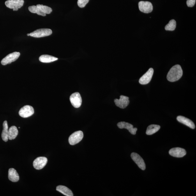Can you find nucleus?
Instances as JSON below:
<instances>
[{"label": "nucleus", "mask_w": 196, "mask_h": 196, "mask_svg": "<svg viewBox=\"0 0 196 196\" xmlns=\"http://www.w3.org/2000/svg\"><path fill=\"white\" fill-rule=\"evenodd\" d=\"M3 130L2 133V138L3 141L6 142L8 140V122L4 121L3 124Z\"/></svg>", "instance_id": "nucleus-19"}, {"label": "nucleus", "mask_w": 196, "mask_h": 196, "mask_svg": "<svg viewBox=\"0 0 196 196\" xmlns=\"http://www.w3.org/2000/svg\"><path fill=\"white\" fill-rule=\"evenodd\" d=\"M56 190L64 195L66 196H73L72 191L66 187L64 186L59 185L56 187Z\"/></svg>", "instance_id": "nucleus-18"}, {"label": "nucleus", "mask_w": 196, "mask_h": 196, "mask_svg": "<svg viewBox=\"0 0 196 196\" xmlns=\"http://www.w3.org/2000/svg\"><path fill=\"white\" fill-rule=\"evenodd\" d=\"M177 121L181 123L185 124L191 129H194L195 126L194 123L190 119L184 116H179L177 117Z\"/></svg>", "instance_id": "nucleus-15"}, {"label": "nucleus", "mask_w": 196, "mask_h": 196, "mask_svg": "<svg viewBox=\"0 0 196 196\" xmlns=\"http://www.w3.org/2000/svg\"><path fill=\"white\" fill-rule=\"evenodd\" d=\"M20 55L19 52H15L11 53L4 57L1 61L2 65L5 66L8 64H11L12 62L17 61Z\"/></svg>", "instance_id": "nucleus-5"}, {"label": "nucleus", "mask_w": 196, "mask_h": 196, "mask_svg": "<svg viewBox=\"0 0 196 196\" xmlns=\"http://www.w3.org/2000/svg\"><path fill=\"white\" fill-rule=\"evenodd\" d=\"M140 10L142 13H148L153 10V6L151 2L147 1H140L138 3Z\"/></svg>", "instance_id": "nucleus-7"}, {"label": "nucleus", "mask_w": 196, "mask_h": 196, "mask_svg": "<svg viewBox=\"0 0 196 196\" xmlns=\"http://www.w3.org/2000/svg\"><path fill=\"white\" fill-rule=\"evenodd\" d=\"M153 68H150L148 71L140 78L139 81L140 83L142 85L149 83L153 77Z\"/></svg>", "instance_id": "nucleus-12"}, {"label": "nucleus", "mask_w": 196, "mask_h": 196, "mask_svg": "<svg viewBox=\"0 0 196 196\" xmlns=\"http://www.w3.org/2000/svg\"><path fill=\"white\" fill-rule=\"evenodd\" d=\"M84 137L83 133L82 131H78L73 133L69 138V144L71 145L77 144L81 141Z\"/></svg>", "instance_id": "nucleus-3"}, {"label": "nucleus", "mask_w": 196, "mask_h": 196, "mask_svg": "<svg viewBox=\"0 0 196 196\" xmlns=\"http://www.w3.org/2000/svg\"><path fill=\"white\" fill-rule=\"evenodd\" d=\"M36 6L39 9L41 12L45 14H50L52 12V10L50 7L41 5V4H37Z\"/></svg>", "instance_id": "nucleus-24"}, {"label": "nucleus", "mask_w": 196, "mask_h": 196, "mask_svg": "<svg viewBox=\"0 0 196 196\" xmlns=\"http://www.w3.org/2000/svg\"><path fill=\"white\" fill-rule=\"evenodd\" d=\"M131 157L140 169L143 170H144L146 169V165H145L144 161L139 154L136 153H133L131 154Z\"/></svg>", "instance_id": "nucleus-11"}, {"label": "nucleus", "mask_w": 196, "mask_h": 196, "mask_svg": "<svg viewBox=\"0 0 196 196\" xmlns=\"http://www.w3.org/2000/svg\"><path fill=\"white\" fill-rule=\"evenodd\" d=\"M169 153L175 157L181 158L186 155V151L185 149L180 147H175L170 150Z\"/></svg>", "instance_id": "nucleus-13"}, {"label": "nucleus", "mask_w": 196, "mask_h": 196, "mask_svg": "<svg viewBox=\"0 0 196 196\" xmlns=\"http://www.w3.org/2000/svg\"><path fill=\"white\" fill-rule=\"evenodd\" d=\"M8 177L10 180L14 183L19 180V177L17 171L13 168H10L8 170Z\"/></svg>", "instance_id": "nucleus-16"}, {"label": "nucleus", "mask_w": 196, "mask_h": 196, "mask_svg": "<svg viewBox=\"0 0 196 196\" xmlns=\"http://www.w3.org/2000/svg\"><path fill=\"white\" fill-rule=\"evenodd\" d=\"M48 160L45 157H38L33 162V167L36 170H40L47 164Z\"/></svg>", "instance_id": "nucleus-9"}, {"label": "nucleus", "mask_w": 196, "mask_h": 196, "mask_svg": "<svg viewBox=\"0 0 196 196\" xmlns=\"http://www.w3.org/2000/svg\"><path fill=\"white\" fill-rule=\"evenodd\" d=\"M89 0H78L77 4L80 8H83L88 3Z\"/></svg>", "instance_id": "nucleus-25"}, {"label": "nucleus", "mask_w": 196, "mask_h": 196, "mask_svg": "<svg viewBox=\"0 0 196 196\" xmlns=\"http://www.w3.org/2000/svg\"><path fill=\"white\" fill-rule=\"evenodd\" d=\"M117 125L120 129H126L133 135H135L137 130V128H134L132 124L125 122H121L117 124Z\"/></svg>", "instance_id": "nucleus-14"}, {"label": "nucleus", "mask_w": 196, "mask_h": 196, "mask_svg": "<svg viewBox=\"0 0 196 196\" xmlns=\"http://www.w3.org/2000/svg\"><path fill=\"white\" fill-rule=\"evenodd\" d=\"M34 113V108L31 106L25 105L21 108L19 112V114L20 117L24 118L30 117Z\"/></svg>", "instance_id": "nucleus-6"}, {"label": "nucleus", "mask_w": 196, "mask_h": 196, "mask_svg": "<svg viewBox=\"0 0 196 196\" xmlns=\"http://www.w3.org/2000/svg\"><path fill=\"white\" fill-rule=\"evenodd\" d=\"M52 33L51 29H42L36 30L29 34V36L33 37L39 38L44 37L51 35Z\"/></svg>", "instance_id": "nucleus-2"}, {"label": "nucleus", "mask_w": 196, "mask_h": 196, "mask_svg": "<svg viewBox=\"0 0 196 196\" xmlns=\"http://www.w3.org/2000/svg\"><path fill=\"white\" fill-rule=\"evenodd\" d=\"M161 127L157 124H151L147 127L146 131V135H151L157 132L160 130Z\"/></svg>", "instance_id": "nucleus-21"}, {"label": "nucleus", "mask_w": 196, "mask_h": 196, "mask_svg": "<svg viewBox=\"0 0 196 196\" xmlns=\"http://www.w3.org/2000/svg\"><path fill=\"white\" fill-rule=\"evenodd\" d=\"M183 75V71L180 66L176 65L171 68L168 72L167 78L169 81L175 82L178 80Z\"/></svg>", "instance_id": "nucleus-1"}, {"label": "nucleus", "mask_w": 196, "mask_h": 196, "mask_svg": "<svg viewBox=\"0 0 196 196\" xmlns=\"http://www.w3.org/2000/svg\"><path fill=\"white\" fill-rule=\"evenodd\" d=\"M58 59L50 55H44L39 58V61L43 63H50L58 60Z\"/></svg>", "instance_id": "nucleus-17"}, {"label": "nucleus", "mask_w": 196, "mask_h": 196, "mask_svg": "<svg viewBox=\"0 0 196 196\" xmlns=\"http://www.w3.org/2000/svg\"><path fill=\"white\" fill-rule=\"evenodd\" d=\"M176 27V22L174 19L170 21L169 24L166 25L165 29L167 31H173L174 30Z\"/></svg>", "instance_id": "nucleus-22"}, {"label": "nucleus", "mask_w": 196, "mask_h": 196, "mask_svg": "<svg viewBox=\"0 0 196 196\" xmlns=\"http://www.w3.org/2000/svg\"><path fill=\"white\" fill-rule=\"evenodd\" d=\"M70 101L71 104L75 108H79L82 105V98L78 92H75L71 94Z\"/></svg>", "instance_id": "nucleus-8"}, {"label": "nucleus", "mask_w": 196, "mask_h": 196, "mask_svg": "<svg viewBox=\"0 0 196 196\" xmlns=\"http://www.w3.org/2000/svg\"><path fill=\"white\" fill-rule=\"evenodd\" d=\"M24 0H8L5 4L7 8L13 9V11H18L24 5Z\"/></svg>", "instance_id": "nucleus-4"}, {"label": "nucleus", "mask_w": 196, "mask_h": 196, "mask_svg": "<svg viewBox=\"0 0 196 196\" xmlns=\"http://www.w3.org/2000/svg\"><path fill=\"white\" fill-rule=\"evenodd\" d=\"M196 0H187V5L188 7H193L195 5Z\"/></svg>", "instance_id": "nucleus-26"}, {"label": "nucleus", "mask_w": 196, "mask_h": 196, "mask_svg": "<svg viewBox=\"0 0 196 196\" xmlns=\"http://www.w3.org/2000/svg\"><path fill=\"white\" fill-rule=\"evenodd\" d=\"M27 35L28 36H29V34H27Z\"/></svg>", "instance_id": "nucleus-27"}, {"label": "nucleus", "mask_w": 196, "mask_h": 196, "mask_svg": "<svg viewBox=\"0 0 196 196\" xmlns=\"http://www.w3.org/2000/svg\"><path fill=\"white\" fill-rule=\"evenodd\" d=\"M18 134V131L15 126H11L8 130V140H13L17 137Z\"/></svg>", "instance_id": "nucleus-20"}, {"label": "nucleus", "mask_w": 196, "mask_h": 196, "mask_svg": "<svg viewBox=\"0 0 196 196\" xmlns=\"http://www.w3.org/2000/svg\"><path fill=\"white\" fill-rule=\"evenodd\" d=\"M114 102L117 107L124 109L129 105L130 101L128 97L121 95L119 99H115Z\"/></svg>", "instance_id": "nucleus-10"}, {"label": "nucleus", "mask_w": 196, "mask_h": 196, "mask_svg": "<svg viewBox=\"0 0 196 196\" xmlns=\"http://www.w3.org/2000/svg\"><path fill=\"white\" fill-rule=\"evenodd\" d=\"M29 10L30 12L33 13H37L38 15L42 16L43 17L46 15V14L41 12L38 7L35 6L29 7Z\"/></svg>", "instance_id": "nucleus-23"}]
</instances>
